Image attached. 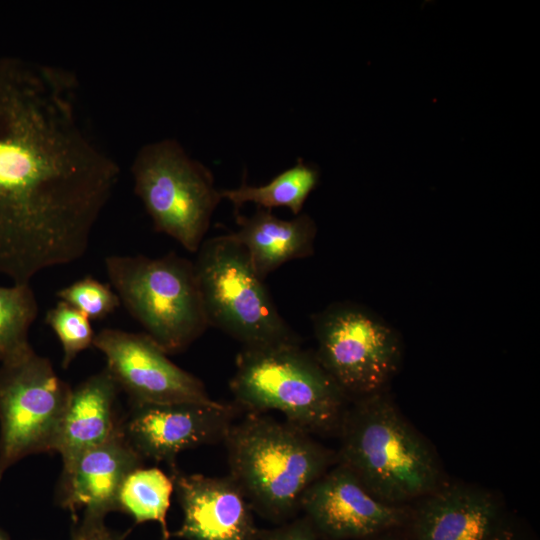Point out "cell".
Wrapping results in <instances>:
<instances>
[{"label":"cell","instance_id":"obj_10","mask_svg":"<svg viewBox=\"0 0 540 540\" xmlns=\"http://www.w3.org/2000/svg\"><path fill=\"white\" fill-rule=\"evenodd\" d=\"M106 368L133 403L218 405L203 382L177 366L147 334L115 328L97 333L93 344Z\"/></svg>","mask_w":540,"mask_h":540},{"label":"cell","instance_id":"obj_18","mask_svg":"<svg viewBox=\"0 0 540 540\" xmlns=\"http://www.w3.org/2000/svg\"><path fill=\"white\" fill-rule=\"evenodd\" d=\"M318 182V169L299 158L294 166L284 170L267 184L252 186L243 181L238 188L220 190V195L222 199L232 202L236 209L244 203L252 202L258 208L267 210L287 207L297 216Z\"/></svg>","mask_w":540,"mask_h":540},{"label":"cell","instance_id":"obj_21","mask_svg":"<svg viewBox=\"0 0 540 540\" xmlns=\"http://www.w3.org/2000/svg\"><path fill=\"white\" fill-rule=\"evenodd\" d=\"M45 323L54 331L62 345L63 368H68L80 352L93 344L95 332L90 320L62 300L47 311Z\"/></svg>","mask_w":540,"mask_h":540},{"label":"cell","instance_id":"obj_3","mask_svg":"<svg viewBox=\"0 0 540 540\" xmlns=\"http://www.w3.org/2000/svg\"><path fill=\"white\" fill-rule=\"evenodd\" d=\"M338 429V463L377 499L400 505L437 489L435 457L384 391L356 399Z\"/></svg>","mask_w":540,"mask_h":540},{"label":"cell","instance_id":"obj_15","mask_svg":"<svg viewBox=\"0 0 540 540\" xmlns=\"http://www.w3.org/2000/svg\"><path fill=\"white\" fill-rule=\"evenodd\" d=\"M119 390L107 368L72 389L56 444L64 476L81 455L105 442L120 426L115 414Z\"/></svg>","mask_w":540,"mask_h":540},{"label":"cell","instance_id":"obj_6","mask_svg":"<svg viewBox=\"0 0 540 540\" xmlns=\"http://www.w3.org/2000/svg\"><path fill=\"white\" fill-rule=\"evenodd\" d=\"M196 253L193 263L209 326L243 347L300 343L230 233L204 240Z\"/></svg>","mask_w":540,"mask_h":540},{"label":"cell","instance_id":"obj_7","mask_svg":"<svg viewBox=\"0 0 540 540\" xmlns=\"http://www.w3.org/2000/svg\"><path fill=\"white\" fill-rule=\"evenodd\" d=\"M134 192L154 229L196 253L220 202L211 171L174 139L142 146L131 165Z\"/></svg>","mask_w":540,"mask_h":540},{"label":"cell","instance_id":"obj_11","mask_svg":"<svg viewBox=\"0 0 540 540\" xmlns=\"http://www.w3.org/2000/svg\"><path fill=\"white\" fill-rule=\"evenodd\" d=\"M300 510L318 537L359 540L400 525L405 509L374 497L344 465L337 463L304 493Z\"/></svg>","mask_w":540,"mask_h":540},{"label":"cell","instance_id":"obj_20","mask_svg":"<svg viewBox=\"0 0 540 540\" xmlns=\"http://www.w3.org/2000/svg\"><path fill=\"white\" fill-rule=\"evenodd\" d=\"M38 315V302L29 284L0 286V361L28 349L29 329Z\"/></svg>","mask_w":540,"mask_h":540},{"label":"cell","instance_id":"obj_9","mask_svg":"<svg viewBox=\"0 0 540 540\" xmlns=\"http://www.w3.org/2000/svg\"><path fill=\"white\" fill-rule=\"evenodd\" d=\"M72 388L30 346L0 368V475L26 455L56 451Z\"/></svg>","mask_w":540,"mask_h":540},{"label":"cell","instance_id":"obj_23","mask_svg":"<svg viewBox=\"0 0 540 540\" xmlns=\"http://www.w3.org/2000/svg\"><path fill=\"white\" fill-rule=\"evenodd\" d=\"M308 519L303 516L282 523L274 529L262 530L260 540H318Z\"/></svg>","mask_w":540,"mask_h":540},{"label":"cell","instance_id":"obj_12","mask_svg":"<svg viewBox=\"0 0 540 540\" xmlns=\"http://www.w3.org/2000/svg\"><path fill=\"white\" fill-rule=\"evenodd\" d=\"M238 410L225 403H133L122 429L142 458L173 467L180 452L223 441Z\"/></svg>","mask_w":540,"mask_h":540},{"label":"cell","instance_id":"obj_22","mask_svg":"<svg viewBox=\"0 0 540 540\" xmlns=\"http://www.w3.org/2000/svg\"><path fill=\"white\" fill-rule=\"evenodd\" d=\"M56 296L83 313L89 320H101L121 305L110 284L90 276L61 288L56 292Z\"/></svg>","mask_w":540,"mask_h":540},{"label":"cell","instance_id":"obj_2","mask_svg":"<svg viewBox=\"0 0 540 540\" xmlns=\"http://www.w3.org/2000/svg\"><path fill=\"white\" fill-rule=\"evenodd\" d=\"M223 442L229 475L253 511L279 524L295 518L304 493L333 462L310 433L261 413L233 422Z\"/></svg>","mask_w":540,"mask_h":540},{"label":"cell","instance_id":"obj_16","mask_svg":"<svg viewBox=\"0 0 540 540\" xmlns=\"http://www.w3.org/2000/svg\"><path fill=\"white\" fill-rule=\"evenodd\" d=\"M426 496L414 519L418 540H485L497 528V504L488 493L454 485Z\"/></svg>","mask_w":540,"mask_h":540},{"label":"cell","instance_id":"obj_24","mask_svg":"<svg viewBox=\"0 0 540 540\" xmlns=\"http://www.w3.org/2000/svg\"><path fill=\"white\" fill-rule=\"evenodd\" d=\"M103 515L85 513L82 524L72 540H119L103 522Z\"/></svg>","mask_w":540,"mask_h":540},{"label":"cell","instance_id":"obj_17","mask_svg":"<svg viewBox=\"0 0 540 540\" xmlns=\"http://www.w3.org/2000/svg\"><path fill=\"white\" fill-rule=\"evenodd\" d=\"M236 222L239 229L230 234L246 250L251 265L263 280L283 264L314 252L317 227L308 214L284 220L271 210L258 208L251 216L238 215Z\"/></svg>","mask_w":540,"mask_h":540},{"label":"cell","instance_id":"obj_1","mask_svg":"<svg viewBox=\"0 0 540 540\" xmlns=\"http://www.w3.org/2000/svg\"><path fill=\"white\" fill-rule=\"evenodd\" d=\"M78 92L66 68L0 56V273L15 284L85 255L119 179Z\"/></svg>","mask_w":540,"mask_h":540},{"label":"cell","instance_id":"obj_4","mask_svg":"<svg viewBox=\"0 0 540 540\" xmlns=\"http://www.w3.org/2000/svg\"><path fill=\"white\" fill-rule=\"evenodd\" d=\"M229 386L238 409L279 411L310 434L338 429L346 411L348 397L300 343L243 347Z\"/></svg>","mask_w":540,"mask_h":540},{"label":"cell","instance_id":"obj_14","mask_svg":"<svg viewBox=\"0 0 540 540\" xmlns=\"http://www.w3.org/2000/svg\"><path fill=\"white\" fill-rule=\"evenodd\" d=\"M142 457L125 436L122 426L102 444L86 451L64 476L63 505L72 512L105 515L118 509L120 489L127 476L142 467Z\"/></svg>","mask_w":540,"mask_h":540},{"label":"cell","instance_id":"obj_26","mask_svg":"<svg viewBox=\"0 0 540 540\" xmlns=\"http://www.w3.org/2000/svg\"><path fill=\"white\" fill-rule=\"evenodd\" d=\"M0 540H7L6 536L0 532Z\"/></svg>","mask_w":540,"mask_h":540},{"label":"cell","instance_id":"obj_25","mask_svg":"<svg viewBox=\"0 0 540 540\" xmlns=\"http://www.w3.org/2000/svg\"><path fill=\"white\" fill-rule=\"evenodd\" d=\"M485 540H518V538L509 528H496Z\"/></svg>","mask_w":540,"mask_h":540},{"label":"cell","instance_id":"obj_8","mask_svg":"<svg viewBox=\"0 0 540 540\" xmlns=\"http://www.w3.org/2000/svg\"><path fill=\"white\" fill-rule=\"evenodd\" d=\"M312 321L315 357L347 397L385 391L402 358L400 336L390 324L350 302L333 303Z\"/></svg>","mask_w":540,"mask_h":540},{"label":"cell","instance_id":"obj_28","mask_svg":"<svg viewBox=\"0 0 540 540\" xmlns=\"http://www.w3.org/2000/svg\"><path fill=\"white\" fill-rule=\"evenodd\" d=\"M380 540H395V539H380Z\"/></svg>","mask_w":540,"mask_h":540},{"label":"cell","instance_id":"obj_27","mask_svg":"<svg viewBox=\"0 0 540 540\" xmlns=\"http://www.w3.org/2000/svg\"><path fill=\"white\" fill-rule=\"evenodd\" d=\"M169 534H163L162 540H168Z\"/></svg>","mask_w":540,"mask_h":540},{"label":"cell","instance_id":"obj_13","mask_svg":"<svg viewBox=\"0 0 540 540\" xmlns=\"http://www.w3.org/2000/svg\"><path fill=\"white\" fill-rule=\"evenodd\" d=\"M174 490L183 511L175 536L185 540H260L253 509L230 475L185 474L171 467Z\"/></svg>","mask_w":540,"mask_h":540},{"label":"cell","instance_id":"obj_5","mask_svg":"<svg viewBox=\"0 0 540 540\" xmlns=\"http://www.w3.org/2000/svg\"><path fill=\"white\" fill-rule=\"evenodd\" d=\"M104 263L121 304L166 354L182 352L209 327L193 262L169 253L110 255Z\"/></svg>","mask_w":540,"mask_h":540},{"label":"cell","instance_id":"obj_19","mask_svg":"<svg viewBox=\"0 0 540 540\" xmlns=\"http://www.w3.org/2000/svg\"><path fill=\"white\" fill-rule=\"evenodd\" d=\"M174 490L171 477L159 468H138L125 479L118 497V509L130 514L137 523L155 521L167 531L166 515Z\"/></svg>","mask_w":540,"mask_h":540}]
</instances>
